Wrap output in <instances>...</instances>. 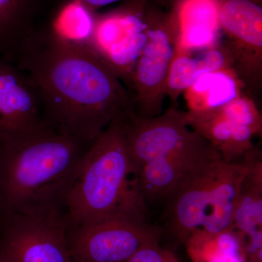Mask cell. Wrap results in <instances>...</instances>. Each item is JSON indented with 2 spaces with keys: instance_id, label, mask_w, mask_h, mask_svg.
I'll use <instances>...</instances> for the list:
<instances>
[{
  "instance_id": "6da1fadb",
  "label": "cell",
  "mask_w": 262,
  "mask_h": 262,
  "mask_svg": "<svg viewBox=\"0 0 262 262\" xmlns=\"http://www.w3.org/2000/svg\"><path fill=\"white\" fill-rule=\"evenodd\" d=\"M18 65L37 88L46 123L85 144L134 110L130 91L94 52L44 29L31 38Z\"/></svg>"
},
{
  "instance_id": "7a4b0ae2",
  "label": "cell",
  "mask_w": 262,
  "mask_h": 262,
  "mask_svg": "<svg viewBox=\"0 0 262 262\" xmlns=\"http://www.w3.org/2000/svg\"><path fill=\"white\" fill-rule=\"evenodd\" d=\"M91 145L51 127L0 142V216L66 208Z\"/></svg>"
},
{
  "instance_id": "3957f363",
  "label": "cell",
  "mask_w": 262,
  "mask_h": 262,
  "mask_svg": "<svg viewBox=\"0 0 262 262\" xmlns=\"http://www.w3.org/2000/svg\"><path fill=\"white\" fill-rule=\"evenodd\" d=\"M123 115L110 124L84 155L66 199L69 227L120 217L147 221L148 208L139 187V170L127 147Z\"/></svg>"
},
{
  "instance_id": "277c9868",
  "label": "cell",
  "mask_w": 262,
  "mask_h": 262,
  "mask_svg": "<svg viewBox=\"0 0 262 262\" xmlns=\"http://www.w3.org/2000/svg\"><path fill=\"white\" fill-rule=\"evenodd\" d=\"M67 208L0 216V262H75Z\"/></svg>"
},
{
  "instance_id": "5b68a950",
  "label": "cell",
  "mask_w": 262,
  "mask_h": 262,
  "mask_svg": "<svg viewBox=\"0 0 262 262\" xmlns=\"http://www.w3.org/2000/svg\"><path fill=\"white\" fill-rule=\"evenodd\" d=\"M153 10L147 0H128L107 13L96 15L86 48L115 72L130 91L136 63L147 43Z\"/></svg>"
},
{
  "instance_id": "8992f818",
  "label": "cell",
  "mask_w": 262,
  "mask_h": 262,
  "mask_svg": "<svg viewBox=\"0 0 262 262\" xmlns=\"http://www.w3.org/2000/svg\"><path fill=\"white\" fill-rule=\"evenodd\" d=\"M123 126L129 152L138 170L155 158H203L220 154L188 126L181 110L175 107L150 118H141L131 110L123 115Z\"/></svg>"
},
{
  "instance_id": "52a82bcc",
  "label": "cell",
  "mask_w": 262,
  "mask_h": 262,
  "mask_svg": "<svg viewBox=\"0 0 262 262\" xmlns=\"http://www.w3.org/2000/svg\"><path fill=\"white\" fill-rule=\"evenodd\" d=\"M163 234L148 221L110 218L69 227V247L75 262H125Z\"/></svg>"
},
{
  "instance_id": "ba28073f",
  "label": "cell",
  "mask_w": 262,
  "mask_h": 262,
  "mask_svg": "<svg viewBox=\"0 0 262 262\" xmlns=\"http://www.w3.org/2000/svg\"><path fill=\"white\" fill-rule=\"evenodd\" d=\"M177 40V24L171 11L166 14L154 11L147 43L138 59L131 81L134 113L141 118L163 113Z\"/></svg>"
},
{
  "instance_id": "9c48e42d",
  "label": "cell",
  "mask_w": 262,
  "mask_h": 262,
  "mask_svg": "<svg viewBox=\"0 0 262 262\" xmlns=\"http://www.w3.org/2000/svg\"><path fill=\"white\" fill-rule=\"evenodd\" d=\"M220 23L233 60L232 70L251 97L262 90L261 0H221Z\"/></svg>"
},
{
  "instance_id": "30bf717a",
  "label": "cell",
  "mask_w": 262,
  "mask_h": 262,
  "mask_svg": "<svg viewBox=\"0 0 262 262\" xmlns=\"http://www.w3.org/2000/svg\"><path fill=\"white\" fill-rule=\"evenodd\" d=\"M47 127L31 77L18 65L0 57V142Z\"/></svg>"
},
{
  "instance_id": "8fae6325",
  "label": "cell",
  "mask_w": 262,
  "mask_h": 262,
  "mask_svg": "<svg viewBox=\"0 0 262 262\" xmlns=\"http://www.w3.org/2000/svg\"><path fill=\"white\" fill-rule=\"evenodd\" d=\"M222 158L201 164L188 174L168 199L164 232L184 244L196 229L203 228L209 214L212 189Z\"/></svg>"
},
{
  "instance_id": "7c38bea8",
  "label": "cell",
  "mask_w": 262,
  "mask_h": 262,
  "mask_svg": "<svg viewBox=\"0 0 262 262\" xmlns=\"http://www.w3.org/2000/svg\"><path fill=\"white\" fill-rule=\"evenodd\" d=\"M221 0H175L177 51L198 52L221 42Z\"/></svg>"
},
{
  "instance_id": "4fadbf2b",
  "label": "cell",
  "mask_w": 262,
  "mask_h": 262,
  "mask_svg": "<svg viewBox=\"0 0 262 262\" xmlns=\"http://www.w3.org/2000/svg\"><path fill=\"white\" fill-rule=\"evenodd\" d=\"M233 60L225 42L198 52L175 50L166 85V96L176 102L184 91L204 74L229 70Z\"/></svg>"
},
{
  "instance_id": "5bb4252c",
  "label": "cell",
  "mask_w": 262,
  "mask_h": 262,
  "mask_svg": "<svg viewBox=\"0 0 262 262\" xmlns=\"http://www.w3.org/2000/svg\"><path fill=\"white\" fill-rule=\"evenodd\" d=\"M232 227L244 236L248 249H262V158L255 147L237 196Z\"/></svg>"
},
{
  "instance_id": "9a60e30c",
  "label": "cell",
  "mask_w": 262,
  "mask_h": 262,
  "mask_svg": "<svg viewBox=\"0 0 262 262\" xmlns=\"http://www.w3.org/2000/svg\"><path fill=\"white\" fill-rule=\"evenodd\" d=\"M253 149L241 161L221 162L212 189L209 214L202 230L216 233L232 227L237 196L243 179L249 168Z\"/></svg>"
},
{
  "instance_id": "2e32d148",
  "label": "cell",
  "mask_w": 262,
  "mask_h": 262,
  "mask_svg": "<svg viewBox=\"0 0 262 262\" xmlns=\"http://www.w3.org/2000/svg\"><path fill=\"white\" fill-rule=\"evenodd\" d=\"M221 157H163L150 160L139 169L141 194L147 201L167 200L186 177L201 164Z\"/></svg>"
},
{
  "instance_id": "e0dca14e",
  "label": "cell",
  "mask_w": 262,
  "mask_h": 262,
  "mask_svg": "<svg viewBox=\"0 0 262 262\" xmlns=\"http://www.w3.org/2000/svg\"><path fill=\"white\" fill-rule=\"evenodd\" d=\"M37 0H0V57L17 64L38 29L32 17Z\"/></svg>"
},
{
  "instance_id": "ac0fdd59",
  "label": "cell",
  "mask_w": 262,
  "mask_h": 262,
  "mask_svg": "<svg viewBox=\"0 0 262 262\" xmlns=\"http://www.w3.org/2000/svg\"><path fill=\"white\" fill-rule=\"evenodd\" d=\"M244 93V84L229 69L204 74L183 94L187 111L203 112L222 107Z\"/></svg>"
},
{
  "instance_id": "d6986e66",
  "label": "cell",
  "mask_w": 262,
  "mask_h": 262,
  "mask_svg": "<svg viewBox=\"0 0 262 262\" xmlns=\"http://www.w3.org/2000/svg\"><path fill=\"white\" fill-rule=\"evenodd\" d=\"M184 244L190 258L204 262H247L244 236L233 227L216 233L196 229Z\"/></svg>"
},
{
  "instance_id": "ffe728a7",
  "label": "cell",
  "mask_w": 262,
  "mask_h": 262,
  "mask_svg": "<svg viewBox=\"0 0 262 262\" xmlns=\"http://www.w3.org/2000/svg\"><path fill=\"white\" fill-rule=\"evenodd\" d=\"M181 113L188 126L215 148L224 161L237 162L234 149V124L226 118L220 108Z\"/></svg>"
},
{
  "instance_id": "44dd1931",
  "label": "cell",
  "mask_w": 262,
  "mask_h": 262,
  "mask_svg": "<svg viewBox=\"0 0 262 262\" xmlns=\"http://www.w3.org/2000/svg\"><path fill=\"white\" fill-rule=\"evenodd\" d=\"M97 13L82 0H67L60 7L48 28L44 29L65 42L86 47Z\"/></svg>"
},
{
  "instance_id": "7402d4cb",
  "label": "cell",
  "mask_w": 262,
  "mask_h": 262,
  "mask_svg": "<svg viewBox=\"0 0 262 262\" xmlns=\"http://www.w3.org/2000/svg\"><path fill=\"white\" fill-rule=\"evenodd\" d=\"M219 108L226 118L234 125L249 127L255 136H261V113L255 100L246 93Z\"/></svg>"
},
{
  "instance_id": "603a6c76",
  "label": "cell",
  "mask_w": 262,
  "mask_h": 262,
  "mask_svg": "<svg viewBox=\"0 0 262 262\" xmlns=\"http://www.w3.org/2000/svg\"><path fill=\"white\" fill-rule=\"evenodd\" d=\"M125 262H179L174 253L160 244L146 245Z\"/></svg>"
},
{
  "instance_id": "cb8c5ba5",
  "label": "cell",
  "mask_w": 262,
  "mask_h": 262,
  "mask_svg": "<svg viewBox=\"0 0 262 262\" xmlns=\"http://www.w3.org/2000/svg\"><path fill=\"white\" fill-rule=\"evenodd\" d=\"M82 1L89 6L91 9L96 11L100 8L112 4L115 2L120 1V0H82Z\"/></svg>"
},
{
  "instance_id": "d4e9b609",
  "label": "cell",
  "mask_w": 262,
  "mask_h": 262,
  "mask_svg": "<svg viewBox=\"0 0 262 262\" xmlns=\"http://www.w3.org/2000/svg\"><path fill=\"white\" fill-rule=\"evenodd\" d=\"M192 259V261L193 262H204L203 261H201V260L198 259V258H191Z\"/></svg>"
}]
</instances>
